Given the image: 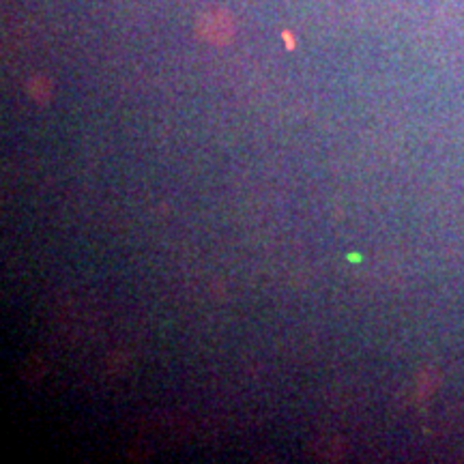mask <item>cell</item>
<instances>
[{
	"mask_svg": "<svg viewBox=\"0 0 464 464\" xmlns=\"http://www.w3.org/2000/svg\"><path fill=\"white\" fill-rule=\"evenodd\" d=\"M284 39H286V42H288V48H293V37H290V33H284Z\"/></svg>",
	"mask_w": 464,
	"mask_h": 464,
	"instance_id": "obj_3",
	"label": "cell"
},
{
	"mask_svg": "<svg viewBox=\"0 0 464 464\" xmlns=\"http://www.w3.org/2000/svg\"><path fill=\"white\" fill-rule=\"evenodd\" d=\"M28 91H31V97L37 103H48L52 95V84L48 78H44V75H34L31 84H28Z\"/></svg>",
	"mask_w": 464,
	"mask_h": 464,
	"instance_id": "obj_2",
	"label": "cell"
},
{
	"mask_svg": "<svg viewBox=\"0 0 464 464\" xmlns=\"http://www.w3.org/2000/svg\"><path fill=\"white\" fill-rule=\"evenodd\" d=\"M196 33L208 44L224 45L235 34V24H232V17L226 11H211V14H205L200 17Z\"/></svg>",
	"mask_w": 464,
	"mask_h": 464,
	"instance_id": "obj_1",
	"label": "cell"
}]
</instances>
